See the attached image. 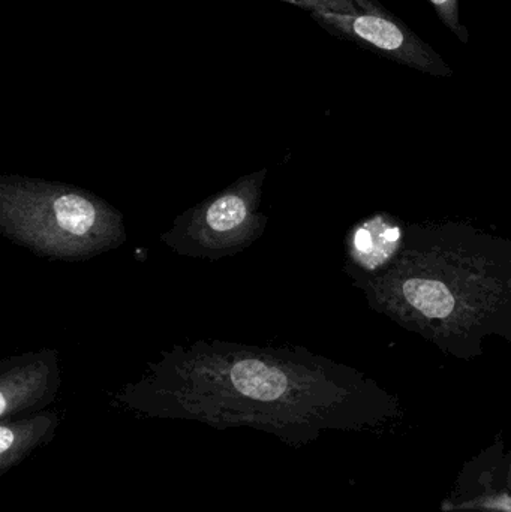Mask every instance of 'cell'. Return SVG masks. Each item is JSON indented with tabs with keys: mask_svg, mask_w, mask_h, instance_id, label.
Wrapping results in <instances>:
<instances>
[{
	"mask_svg": "<svg viewBox=\"0 0 511 512\" xmlns=\"http://www.w3.org/2000/svg\"><path fill=\"white\" fill-rule=\"evenodd\" d=\"M311 12L312 18L339 38L383 59L425 74L449 77L452 68L438 51L378 0H288Z\"/></svg>",
	"mask_w": 511,
	"mask_h": 512,
	"instance_id": "cell-1",
	"label": "cell"
},
{
	"mask_svg": "<svg viewBox=\"0 0 511 512\" xmlns=\"http://www.w3.org/2000/svg\"><path fill=\"white\" fill-rule=\"evenodd\" d=\"M234 387L255 400H276L287 390V378L261 361L246 360L231 370Z\"/></svg>",
	"mask_w": 511,
	"mask_h": 512,
	"instance_id": "cell-2",
	"label": "cell"
},
{
	"mask_svg": "<svg viewBox=\"0 0 511 512\" xmlns=\"http://www.w3.org/2000/svg\"><path fill=\"white\" fill-rule=\"evenodd\" d=\"M404 294L416 309L431 318H444L455 307V300L449 289L435 280H408L404 285Z\"/></svg>",
	"mask_w": 511,
	"mask_h": 512,
	"instance_id": "cell-3",
	"label": "cell"
},
{
	"mask_svg": "<svg viewBox=\"0 0 511 512\" xmlns=\"http://www.w3.org/2000/svg\"><path fill=\"white\" fill-rule=\"evenodd\" d=\"M54 215L62 230L75 236H84L96 221L95 206L78 195H63L54 201Z\"/></svg>",
	"mask_w": 511,
	"mask_h": 512,
	"instance_id": "cell-4",
	"label": "cell"
},
{
	"mask_svg": "<svg viewBox=\"0 0 511 512\" xmlns=\"http://www.w3.org/2000/svg\"><path fill=\"white\" fill-rule=\"evenodd\" d=\"M246 218V207L243 200L234 195L219 198L207 212V224L215 231H230L239 227Z\"/></svg>",
	"mask_w": 511,
	"mask_h": 512,
	"instance_id": "cell-5",
	"label": "cell"
},
{
	"mask_svg": "<svg viewBox=\"0 0 511 512\" xmlns=\"http://www.w3.org/2000/svg\"><path fill=\"white\" fill-rule=\"evenodd\" d=\"M434 9L438 20L449 30L452 35L458 38L462 44L470 42V32L467 26L462 23L461 0H425Z\"/></svg>",
	"mask_w": 511,
	"mask_h": 512,
	"instance_id": "cell-6",
	"label": "cell"
},
{
	"mask_svg": "<svg viewBox=\"0 0 511 512\" xmlns=\"http://www.w3.org/2000/svg\"><path fill=\"white\" fill-rule=\"evenodd\" d=\"M356 248L360 252H369L372 249V236L369 231L362 230L356 236Z\"/></svg>",
	"mask_w": 511,
	"mask_h": 512,
	"instance_id": "cell-7",
	"label": "cell"
},
{
	"mask_svg": "<svg viewBox=\"0 0 511 512\" xmlns=\"http://www.w3.org/2000/svg\"><path fill=\"white\" fill-rule=\"evenodd\" d=\"M12 444H14V433L6 427H2L0 429V453L6 454Z\"/></svg>",
	"mask_w": 511,
	"mask_h": 512,
	"instance_id": "cell-8",
	"label": "cell"
},
{
	"mask_svg": "<svg viewBox=\"0 0 511 512\" xmlns=\"http://www.w3.org/2000/svg\"><path fill=\"white\" fill-rule=\"evenodd\" d=\"M399 236H401V233H399L398 228H392V230L386 231V234H384V239H386L387 242L395 243L396 240L399 239Z\"/></svg>",
	"mask_w": 511,
	"mask_h": 512,
	"instance_id": "cell-9",
	"label": "cell"
},
{
	"mask_svg": "<svg viewBox=\"0 0 511 512\" xmlns=\"http://www.w3.org/2000/svg\"><path fill=\"white\" fill-rule=\"evenodd\" d=\"M509 484H510V490H511V466H510Z\"/></svg>",
	"mask_w": 511,
	"mask_h": 512,
	"instance_id": "cell-10",
	"label": "cell"
}]
</instances>
